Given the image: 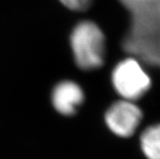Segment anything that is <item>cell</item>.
I'll return each instance as SVG.
<instances>
[{
    "label": "cell",
    "mask_w": 160,
    "mask_h": 159,
    "mask_svg": "<svg viewBox=\"0 0 160 159\" xmlns=\"http://www.w3.org/2000/svg\"><path fill=\"white\" fill-rule=\"evenodd\" d=\"M141 109L130 101H120L109 107L105 120L110 131L118 136H132L142 120Z\"/></svg>",
    "instance_id": "4"
},
{
    "label": "cell",
    "mask_w": 160,
    "mask_h": 159,
    "mask_svg": "<svg viewBox=\"0 0 160 159\" xmlns=\"http://www.w3.org/2000/svg\"><path fill=\"white\" fill-rule=\"evenodd\" d=\"M132 17L160 19V0H119Z\"/></svg>",
    "instance_id": "6"
},
{
    "label": "cell",
    "mask_w": 160,
    "mask_h": 159,
    "mask_svg": "<svg viewBox=\"0 0 160 159\" xmlns=\"http://www.w3.org/2000/svg\"><path fill=\"white\" fill-rule=\"evenodd\" d=\"M75 62L84 71L103 66L106 56L104 33L92 21H82L76 25L70 37Z\"/></svg>",
    "instance_id": "2"
},
{
    "label": "cell",
    "mask_w": 160,
    "mask_h": 159,
    "mask_svg": "<svg viewBox=\"0 0 160 159\" xmlns=\"http://www.w3.org/2000/svg\"><path fill=\"white\" fill-rule=\"evenodd\" d=\"M60 1L67 9L75 12L86 11L92 3V0H60Z\"/></svg>",
    "instance_id": "8"
},
{
    "label": "cell",
    "mask_w": 160,
    "mask_h": 159,
    "mask_svg": "<svg viewBox=\"0 0 160 159\" xmlns=\"http://www.w3.org/2000/svg\"><path fill=\"white\" fill-rule=\"evenodd\" d=\"M83 100L84 94L81 86L71 81H64L56 85L52 94L54 107L65 116H71L76 113Z\"/></svg>",
    "instance_id": "5"
},
{
    "label": "cell",
    "mask_w": 160,
    "mask_h": 159,
    "mask_svg": "<svg viewBox=\"0 0 160 159\" xmlns=\"http://www.w3.org/2000/svg\"><path fill=\"white\" fill-rule=\"evenodd\" d=\"M140 144L148 159H160V124L145 129L140 137Z\"/></svg>",
    "instance_id": "7"
},
{
    "label": "cell",
    "mask_w": 160,
    "mask_h": 159,
    "mask_svg": "<svg viewBox=\"0 0 160 159\" xmlns=\"http://www.w3.org/2000/svg\"><path fill=\"white\" fill-rule=\"evenodd\" d=\"M111 81L116 92L127 101L141 98L152 85L149 75L141 64L132 57L120 62L114 67Z\"/></svg>",
    "instance_id": "3"
},
{
    "label": "cell",
    "mask_w": 160,
    "mask_h": 159,
    "mask_svg": "<svg viewBox=\"0 0 160 159\" xmlns=\"http://www.w3.org/2000/svg\"><path fill=\"white\" fill-rule=\"evenodd\" d=\"M123 49L145 63L160 67V19L132 17Z\"/></svg>",
    "instance_id": "1"
}]
</instances>
